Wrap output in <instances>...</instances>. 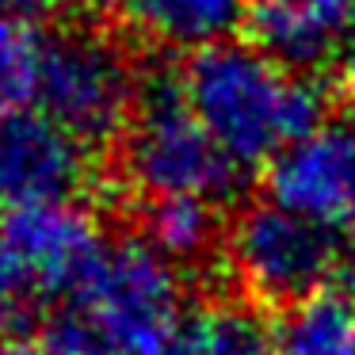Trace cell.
I'll use <instances>...</instances> for the list:
<instances>
[{
  "instance_id": "cell-14",
  "label": "cell",
  "mask_w": 355,
  "mask_h": 355,
  "mask_svg": "<svg viewBox=\"0 0 355 355\" xmlns=\"http://www.w3.org/2000/svg\"><path fill=\"white\" fill-rule=\"evenodd\" d=\"M39 42L42 35L35 31V24L0 12V107H31Z\"/></svg>"
},
{
  "instance_id": "cell-13",
  "label": "cell",
  "mask_w": 355,
  "mask_h": 355,
  "mask_svg": "<svg viewBox=\"0 0 355 355\" xmlns=\"http://www.w3.org/2000/svg\"><path fill=\"white\" fill-rule=\"evenodd\" d=\"M187 336L195 355H279L275 329L245 302H210L187 309Z\"/></svg>"
},
{
  "instance_id": "cell-11",
  "label": "cell",
  "mask_w": 355,
  "mask_h": 355,
  "mask_svg": "<svg viewBox=\"0 0 355 355\" xmlns=\"http://www.w3.org/2000/svg\"><path fill=\"white\" fill-rule=\"evenodd\" d=\"M279 355H347L355 344V294L324 286L286 306L275 324Z\"/></svg>"
},
{
  "instance_id": "cell-10",
  "label": "cell",
  "mask_w": 355,
  "mask_h": 355,
  "mask_svg": "<svg viewBox=\"0 0 355 355\" xmlns=\"http://www.w3.org/2000/svg\"><path fill=\"white\" fill-rule=\"evenodd\" d=\"M134 27L161 46L202 50L245 19V0H119Z\"/></svg>"
},
{
  "instance_id": "cell-20",
  "label": "cell",
  "mask_w": 355,
  "mask_h": 355,
  "mask_svg": "<svg viewBox=\"0 0 355 355\" xmlns=\"http://www.w3.org/2000/svg\"><path fill=\"white\" fill-rule=\"evenodd\" d=\"M347 355H355V344H352V352H347Z\"/></svg>"
},
{
  "instance_id": "cell-15",
  "label": "cell",
  "mask_w": 355,
  "mask_h": 355,
  "mask_svg": "<svg viewBox=\"0 0 355 355\" xmlns=\"http://www.w3.org/2000/svg\"><path fill=\"white\" fill-rule=\"evenodd\" d=\"M42 355H123L96 324H88L80 313H65L46 324L39 336Z\"/></svg>"
},
{
  "instance_id": "cell-2",
  "label": "cell",
  "mask_w": 355,
  "mask_h": 355,
  "mask_svg": "<svg viewBox=\"0 0 355 355\" xmlns=\"http://www.w3.org/2000/svg\"><path fill=\"white\" fill-rule=\"evenodd\" d=\"M123 176L146 202L207 199L222 202L237 191L241 168L218 149L207 126L187 107L180 77L157 73L138 88L123 130Z\"/></svg>"
},
{
  "instance_id": "cell-6",
  "label": "cell",
  "mask_w": 355,
  "mask_h": 355,
  "mask_svg": "<svg viewBox=\"0 0 355 355\" xmlns=\"http://www.w3.org/2000/svg\"><path fill=\"white\" fill-rule=\"evenodd\" d=\"M268 199L324 230H355V115H324L268 164Z\"/></svg>"
},
{
  "instance_id": "cell-16",
  "label": "cell",
  "mask_w": 355,
  "mask_h": 355,
  "mask_svg": "<svg viewBox=\"0 0 355 355\" xmlns=\"http://www.w3.org/2000/svg\"><path fill=\"white\" fill-rule=\"evenodd\" d=\"M58 4H62V0H0V12H12V16H19V19H27V24H35V19L50 16Z\"/></svg>"
},
{
  "instance_id": "cell-18",
  "label": "cell",
  "mask_w": 355,
  "mask_h": 355,
  "mask_svg": "<svg viewBox=\"0 0 355 355\" xmlns=\"http://www.w3.org/2000/svg\"><path fill=\"white\" fill-rule=\"evenodd\" d=\"M344 73H347V85H352V92H355V31H352L347 50H344Z\"/></svg>"
},
{
  "instance_id": "cell-19",
  "label": "cell",
  "mask_w": 355,
  "mask_h": 355,
  "mask_svg": "<svg viewBox=\"0 0 355 355\" xmlns=\"http://www.w3.org/2000/svg\"><path fill=\"white\" fill-rule=\"evenodd\" d=\"M88 4H107V0H88Z\"/></svg>"
},
{
  "instance_id": "cell-17",
  "label": "cell",
  "mask_w": 355,
  "mask_h": 355,
  "mask_svg": "<svg viewBox=\"0 0 355 355\" xmlns=\"http://www.w3.org/2000/svg\"><path fill=\"white\" fill-rule=\"evenodd\" d=\"M0 355H42V347L31 336H16V340H4L0 344Z\"/></svg>"
},
{
  "instance_id": "cell-7",
  "label": "cell",
  "mask_w": 355,
  "mask_h": 355,
  "mask_svg": "<svg viewBox=\"0 0 355 355\" xmlns=\"http://www.w3.org/2000/svg\"><path fill=\"white\" fill-rule=\"evenodd\" d=\"M0 245L50 306L62 294H77L107 241L85 207L58 199L0 210Z\"/></svg>"
},
{
  "instance_id": "cell-4",
  "label": "cell",
  "mask_w": 355,
  "mask_h": 355,
  "mask_svg": "<svg viewBox=\"0 0 355 355\" xmlns=\"http://www.w3.org/2000/svg\"><path fill=\"white\" fill-rule=\"evenodd\" d=\"M230 263L241 286L260 302L294 306L324 286L355 294V248L344 233L291 214L271 199L241 210L233 222Z\"/></svg>"
},
{
  "instance_id": "cell-3",
  "label": "cell",
  "mask_w": 355,
  "mask_h": 355,
  "mask_svg": "<svg viewBox=\"0 0 355 355\" xmlns=\"http://www.w3.org/2000/svg\"><path fill=\"white\" fill-rule=\"evenodd\" d=\"M138 88L130 58L111 35L88 27L42 35L31 103L80 146L119 138L130 123Z\"/></svg>"
},
{
  "instance_id": "cell-12",
  "label": "cell",
  "mask_w": 355,
  "mask_h": 355,
  "mask_svg": "<svg viewBox=\"0 0 355 355\" xmlns=\"http://www.w3.org/2000/svg\"><path fill=\"white\" fill-rule=\"evenodd\" d=\"M222 237L218 202L207 199H153L141 214V241L172 263L207 260Z\"/></svg>"
},
{
  "instance_id": "cell-8",
  "label": "cell",
  "mask_w": 355,
  "mask_h": 355,
  "mask_svg": "<svg viewBox=\"0 0 355 355\" xmlns=\"http://www.w3.org/2000/svg\"><path fill=\"white\" fill-rule=\"evenodd\" d=\"M88 180L77 138L35 107H0V210L73 199Z\"/></svg>"
},
{
  "instance_id": "cell-1",
  "label": "cell",
  "mask_w": 355,
  "mask_h": 355,
  "mask_svg": "<svg viewBox=\"0 0 355 355\" xmlns=\"http://www.w3.org/2000/svg\"><path fill=\"white\" fill-rule=\"evenodd\" d=\"M187 107L241 172L271 164L324 119V96L309 77L283 69L252 42H210L180 73Z\"/></svg>"
},
{
  "instance_id": "cell-9",
  "label": "cell",
  "mask_w": 355,
  "mask_h": 355,
  "mask_svg": "<svg viewBox=\"0 0 355 355\" xmlns=\"http://www.w3.org/2000/svg\"><path fill=\"white\" fill-rule=\"evenodd\" d=\"M245 24L256 50L302 73L347 50L355 0H245Z\"/></svg>"
},
{
  "instance_id": "cell-5",
  "label": "cell",
  "mask_w": 355,
  "mask_h": 355,
  "mask_svg": "<svg viewBox=\"0 0 355 355\" xmlns=\"http://www.w3.org/2000/svg\"><path fill=\"white\" fill-rule=\"evenodd\" d=\"M77 313L123 355H141L187 313L184 283L176 263L164 260L149 241L123 237L103 245L88 268L77 286Z\"/></svg>"
}]
</instances>
